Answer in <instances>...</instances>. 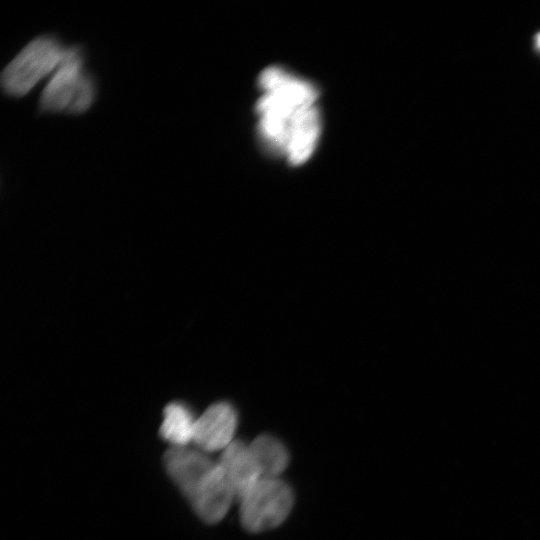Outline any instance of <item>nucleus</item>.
<instances>
[{
	"label": "nucleus",
	"instance_id": "f257e3e1",
	"mask_svg": "<svg viewBox=\"0 0 540 540\" xmlns=\"http://www.w3.org/2000/svg\"><path fill=\"white\" fill-rule=\"evenodd\" d=\"M263 94L257 103L260 130L268 143L299 165L312 154L320 131L317 91L278 67L259 77Z\"/></svg>",
	"mask_w": 540,
	"mask_h": 540
},
{
	"label": "nucleus",
	"instance_id": "f03ea898",
	"mask_svg": "<svg viewBox=\"0 0 540 540\" xmlns=\"http://www.w3.org/2000/svg\"><path fill=\"white\" fill-rule=\"evenodd\" d=\"M96 90L95 80L84 68L82 49L70 46L41 93L39 108L42 112L81 114L94 103Z\"/></svg>",
	"mask_w": 540,
	"mask_h": 540
},
{
	"label": "nucleus",
	"instance_id": "7ed1b4c3",
	"mask_svg": "<svg viewBox=\"0 0 540 540\" xmlns=\"http://www.w3.org/2000/svg\"><path fill=\"white\" fill-rule=\"evenodd\" d=\"M67 50L68 47L50 35L33 39L3 70L4 92L13 97L26 95L40 80L57 70Z\"/></svg>",
	"mask_w": 540,
	"mask_h": 540
},
{
	"label": "nucleus",
	"instance_id": "20e7f679",
	"mask_svg": "<svg viewBox=\"0 0 540 540\" xmlns=\"http://www.w3.org/2000/svg\"><path fill=\"white\" fill-rule=\"evenodd\" d=\"M245 529L262 532L279 526L289 515L293 502L290 486L279 478H261L239 499Z\"/></svg>",
	"mask_w": 540,
	"mask_h": 540
},
{
	"label": "nucleus",
	"instance_id": "39448f33",
	"mask_svg": "<svg viewBox=\"0 0 540 540\" xmlns=\"http://www.w3.org/2000/svg\"><path fill=\"white\" fill-rule=\"evenodd\" d=\"M237 422L232 405L215 403L196 419L193 442L204 452L224 450L233 442Z\"/></svg>",
	"mask_w": 540,
	"mask_h": 540
},
{
	"label": "nucleus",
	"instance_id": "423d86ee",
	"mask_svg": "<svg viewBox=\"0 0 540 540\" xmlns=\"http://www.w3.org/2000/svg\"><path fill=\"white\" fill-rule=\"evenodd\" d=\"M234 497L230 481L218 462L200 483L189 502L203 521L214 524L226 515Z\"/></svg>",
	"mask_w": 540,
	"mask_h": 540
},
{
	"label": "nucleus",
	"instance_id": "0eeeda50",
	"mask_svg": "<svg viewBox=\"0 0 540 540\" xmlns=\"http://www.w3.org/2000/svg\"><path fill=\"white\" fill-rule=\"evenodd\" d=\"M163 463L169 477L187 499L216 464L204 451L187 446H171L163 456Z\"/></svg>",
	"mask_w": 540,
	"mask_h": 540
},
{
	"label": "nucleus",
	"instance_id": "6e6552de",
	"mask_svg": "<svg viewBox=\"0 0 540 540\" xmlns=\"http://www.w3.org/2000/svg\"><path fill=\"white\" fill-rule=\"evenodd\" d=\"M219 463L224 469L238 500L261 479L260 470L251 454L249 445L242 441H233L225 448Z\"/></svg>",
	"mask_w": 540,
	"mask_h": 540
},
{
	"label": "nucleus",
	"instance_id": "1a4fd4ad",
	"mask_svg": "<svg viewBox=\"0 0 540 540\" xmlns=\"http://www.w3.org/2000/svg\"><path fill=\"white\" fill-rule=\"evenodd\" d=\"M161 437L172 447H186L193 442L196 419L191 410L180 402L168 404L163 411Z\"/></svg>",
	"mask_w": 540,
	"mask_h": 540
},
{
	"label": "nucleus",
	"instance_id": "9d476101",
	"mask_svg": "<svg viewBox=\"0 0 540 540\" xmlns=\"http://www.w3.org/2000/svg\"><path fill=\"white\" fill-rule=\"evenodd\" d=\"M261 478H278L286 469L289 454L281 441L270 435L258 436L249 445Z\"/></svg>",
	"mask_w": 540,
	"mask_h": 540
},
{
	"label": "nucleus",
	"instance_id": "9b49d317",
	"mask_svg": "<svg viewBox=\"0 0 540 540\" xmlns=\"http://www.w3.org/2000/svg\"><path fill=\"white\" fill-rule=\"evenodd\" d=\"M536 47L540 50V33L536 36Z\"/></svg>",
	"mask_w": 540,
	"mask_h": 540
}]
</instances>
